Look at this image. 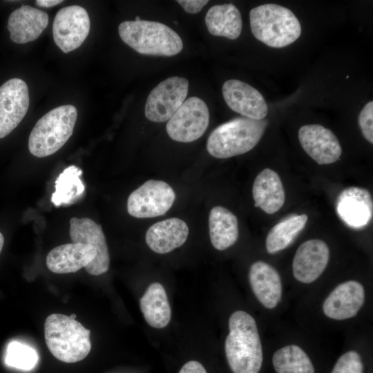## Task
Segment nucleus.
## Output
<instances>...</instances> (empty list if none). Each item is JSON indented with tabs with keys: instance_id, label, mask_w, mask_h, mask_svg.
<instances>
[{
	"instance_id": "32",
	"label": "nucleus",
	"mask_w": 373,
	"mask_h": 373,
	"mask_svg": "<svg viewBox=\"0 0 373 373\" xmlns=\"http://www.w3.org/2000/svg\"><path fill=\"white\" fill-rule=\"evenodd\" d=\"M178 3L188 13L196 14L199 12L209 1L206 0H178Z\"/></svg>"
},
{
	"instance_id": "29",
	"label": "nucleus",
	"mask_w": 373,
	"mask_h": 373,
	"mask_svg": "<svg viewBox=\"0 0 373 373\" xmlns=\"http://www.w3.org/2000/svg\"><path fill=\"white\" fill-rule=\"evenodd\" d=\"M38 361V354L35 349L18 341L10 342L7 347L6 364L22 370H30Z\"/></svg>"
},
{
	"instance_id": "19",
	"label": "nucleus",
	"mask_w": 373,
	"mask_h": 373,
	"mask_svg": "<svg viewBox=\"0 0 373 373\" xmlns=\"http://www.w3.org/2000/svg\"><path fill=\"white\" fill-rule=\"evenodd\" d=\"M48 24L46 12L28 5L15 9L8 19L10 39L26 44L37 39Z\"/></svg>"
},
{
	"instance_id": "34",
	"label": "nucleus",
	"mask_w": 373,
	"mask_h": 373,
	"mask_svg": "<svg viewBox=\"0 0 373 373\" xmlns=\"http://www.w3.org/2000/svg\"><path fill=\"white\" fill-rule=\"evenodd\" d=\"M61 2L62 0H37L36 4L39 7L50 8Z\"/></svg>"
},
{
	"instance_id": "23",
	"label": "nucleus",
	"mask_w": 373,
	"mask_h": 373,
	"mask_svg": "<svg viewBox=\"0 0 373 373\" xmlns=\"http://www.w3.org/2000/svg\"><path fill=\"white\" fill-rule=\"evenodd\" d=\"M209 231L213 247L220 251L227 249L238 240V218L228 209L214 207L209 212Z\"/></svg>"
},
{
	"instance_id": "13",
	"label": "nucleus",
	"mask_w": 373,
	"mask_h": 373,
	"mask_svg": "<svg viewBox=\"0 0 373 373\" xmlns=\"http://www.w3.org/2000/svg\"><path fill=\"white\" fill-rule=\"evenodd\" d=\"M336 211L348 227L363 229L371 221L373 213L372 198L368 190L359 186H349L338 194Z\"/></svg>"
},
{
	"instance_id": "2",
	"label": "nucleus",
	"mask_w": 373,
	"mask_h": 373,
	"mask_svg": "<svg viewBox=\"0 0 373 373\" xmlns=\"http://www.w3.org/2000/svg\"><path fill=\"white\" fill-rule=\"evenodd\" d=\"M70 316L62 314L49 315L44 323V337L50 353L68 363L85 358L91 350L90 331Z\"/></svg>"
},
{
	"instance_id": "21",
	"label": "nucleus",
	"mask_w": 373,
	"mask_h": 373,
	"mask_svg": "<svg viewBox=\"0 0 373 373\" xmlns=\"http://www.w3.org/2000/svg\"><path fill=\"white\" fill-rule=\"evenodd\" d=\"M188 235L186 223L180 218H171L151 225L146 233V242L154 252L167 254L182 246Z\"/></svg>"
},
{
	"instance_id": "15",
	"label": "nucleus",
	"mask_w": 373,
	"mask_h": 373,
	"mask_svg": "<svg viewBox=\"0 0 373 373\" xmlns=\"http://www.w3.org/2000/svg\"><path fill=\"white\" fill-rule=\"evenodd\" d=\"M298 140L305 151L318 164L335 162L342 153L341 144L334 133L320 124L301 126Z\"/></svg>"
},
{
	"instance_id": "8",
	"label": "nucleus",
	"mask_w": 373,
	"mask_h": 373,
	"mask_svg": "<svg viewBox=\"0 0 373 373\" xmlns=\"http://www.w3.org/2000/svg\"><path fill=\"white\" fill-rule=\"evenodd\" d=\"M175 199V192L169 184L150 180L130 194L127 200V211L135 218H154L166 213Z\"/></svg>"
},
{
	"instance_id": "16",
	"label": "nucleus",
	"mask_w": 373,
	"mask_h": 373,
	"mask_svg": "<svg viewBox=\"0 0 373 373\" xmlns=\"http://www.w3.org/2000/svg\"><path fill=\"white\" fill-rule=\"evenodd\" d=\"M329 258L327 244L319 239L303 242L297 249L292 263L295 278L303 283L315 281L324 271Z\"/></svg>"
},
{
	"instance_id": "9",
	"label": "nucleus",
	"mask_w": 373,
	"mask_h": 373,
	"mask_svg": "<svg viewBox=\"0 0 373 373\" xmlns=\"http://www.w3.org/2000/svg\"><path fill=\"white\" fill-rule=\"evenodd\" d=\"M188 90L189 82L185 78L173 76L162 81L147 97L146 117L154 122L169 120L185 101Z\"/></svg>"
},
{
	"instance_id": "5",
	"label": "nucleus",
	"mask_w": 373,
	"mask_h": 373,
	"mask_svg": "<svg viewBox=\"0 0 373 373\" xmlns=\"http://www.w3.org/2000/svg\"><path fill=\"white\" fill-rule=\"evenodd\" d=\"M267 122L239 117L216 128L207 142L209 153L216 158H229L251 151L264 134Z\"/></svg>"
},
{
	"instance_id": "28",
	"label": "nucleus",
	"mask_w": 373,
	"mask_h": 373,
	"mask_svg": "<svg viewBox=\"0 0 373 373\" xmlns=\"http://www.w3.org/2000/svg\"><path fill=\"white\" fill-rule=\"evenodd\" d=\"M82 171L76 166L67 167L55 181V191L52 202L56 206L70 204L84 193L85 186L80 179Z\"/></svg>"
},
{
	"instance_id": "7",
	"label": "nucleus",
	"mask_w": 373,
	"mask_h": 373,
	"mask_svg": "<svg viewBox=\"0 0 373 373\" xmlns=\"http://www.w3.org/2000/svg\"><path fill=\"white\" fill-rule=\"evenodd\" d=\"M209 123V112L206 103L198 97L185 100L168 120L169 136L180 142H191L200 138Z\"/></svg>"
},
{
	"instance_id": "25",
	"label": "nucleus",
	"mask_w": 373,
	"mask_h": 373,
	"mask_svg": "<svg viewBox=\"0 0 373 373\" xmlns=\"http://www.w3.org/2000/svg\"><path fill=\"white\" fill-rule=\"evenodd\" d=\"M205 23L211 35L229 39H236L242 28L241 14L232 3L211 7L205 16Z\"/></svg>"
},
{
	"instance_id": "33",
	"label": "nucleus",
	"mask_w": 373,
	"mask_h": 373,
	"mask_svg": "<svg viewBox=\"0 0 373 373\" xmlns=\"http://www.w3.org/2000/svg\"><path fill=\"white\" fill-rule=\"evenodd\" d=\"M178 373H207L204 366L196 361L186 363Z\"/></svg>"
},
{
	"instance_id": "14",
	"label": "nucleus",
	"mask_w": 373,
	"mask_h": 373,
	"mask_svg": "<svg viewBox=\"0 0 373 373\" xmlns=\"http://www.w3.org/2000/svg\"><path fill=\"white\" fill-rule=\"evenodd\" d=\"M224 99L233 111L254 120H262L268 107L261 93L251 85L238 80L226 81L222 88Z\"/></svg>"
},
{
	"instance_id": "36",
	"label": "nucleus",
	"mask_w": 373,
	"mask_h": 373,
	"mask_svg": "<svg viewBox=\"0 0 373 373\" xmlns=\"http://www.w3.org/2000/svg\"><path fill=\"white\" fill-rule=\"evenodd\" d=\"M140 20H141V19H140V17H138V16L135 17V21H140Z\"/></svg>"
},
{
	"instance_id": "24",
	"label": "nucleus",
	"mask_w": 373,
	"mask_h": 373,
	"mask_svg": "<svg viewBox=\"0 0 373 373\" xmlns=\"http://www.w3.org/2000/svg\"><path fill=\"white\" fill-rule=\"evenodd\" d=\"M140 309L146 323L161 329L171 321V311L168 296L162 284L151 283L140 298Z\"/></svg>"
},
{
	"instance_id": "1",
	"label": "nucleus",
	"mask_w": 373,
	"mask_h": 373,
	"mask_svg": "<svg viewBox=\"0 0 373 373\" xmlns=\"http://www.w3.org/2000/svg\"><path fill=\"white\" fill-rule=\"evenodd\" d=\"M229 333L224 350L233 373H258L262 364V348L254 318L238 310L229 320Z\"/></svg>"
},
{
	"instance_id": "20",
	"label": "nucleus",
	"mask_w": 373,
	"mask_h": 373,
	"mask_svg": "<svg viewBox=\"0 0 373 373\" xmlns=\"http://www.w3.org/2000/svg\"><path fill=\"white\" fill-rule=\"evenodd\" d=\"M249 279L259 302L268 309L274 308L282 297V282L277 270L271 265L258 260L251 265Z\"/></svg>"
},
{
	"instance_id": "26",
	"label": "nucleus",
	"mask_w": 373,
	"mask_h": 373,
	"mask_svg": "<svg viewBox=\"0 0 373 373\" xmlns=\"http://www.w3.org/2000/svg\"><path fill=\"white\" fill-rule=\"evenodd\" d=\"M307 219L306 214L296 215L274 225L266 238L267 252L274 254L287 248L303 230Z\"/></svg>"
},
{
	"instance_id": "10",
	"label": "nucleus",
	"mask_w": 373,
	"mask_h": 373,
	"mask_svg": "<svg viewBox=\"0 0 373 373\" xmlns=\"http://www.w3.org/2000/svg\"><path fill=\"white\" fill-rule=\"evenodd\" d=\"M90 28L88 14L85 8L73 5L61 8L52 25L53 39L64 53L79 48L88 37Z\"/></svg>"
},
{
	"instance_id": "31",
	"label": "nucleus",
	"mask_w": 373,
	"mask_h": 373,
	"mask_svg": "<svg viewBox=\"0 0 373 373\" xmlns=\"http://www.w3.org/2000/svg\"><path fill=\"white\" fill-rule=\"evenodd\" d=\"M358 124L364 137L373 143V102H367L358 116Z\"/></svg>"
},
{
	"instance_id": "18",
	"label": "nucleus",
	"mask_w": 373,
	"mask_h": 373,
	"mask_svg": "<svg viewBox=\"0 0 373 373\" xmlns=\"http://www.w3.org/2000/svg\"><path fill=\"white\" fill-rule=\"evenodd\" d=\"M97 257V250L90 245L67 243L53 248L46 256L50 271L56 274L74 273L88 265Z\"/></svg>"
},
{
	"instance_id": "30",
	"label": "nucleus",
	"mask_w": 373,
	"mask_h": 373,
	"mask_svg": "<svg viewBox=\"0 0 373 373\" xmlns=\"http://www.w3.org/2000/svg\"><path fill=\"white\" fill-rule=\"evenodd\" d=\"M363 369L360 355L352 350L339 357L332 373H363Z\"/></svg>"
},
{
	"instance_id": "6",
	"label": "nucleus",
	"mask_w": 373,
	"mask_h": 373,
	"mask_svg": "<svg viewBox=\"0 0 373 373\" xmlns=\"http://www.w3.org/2000/svg\"><path fill=\"white\" fill-rule=\"evenodd\" d=\"M77 117V108L70 104L55 108L46 113L30 132V153L37 157L56 153L72 135Z\"/></svg>"
},
{
	"instance_id": "12",
	"label": "nucleus",
	"mask_w": 373,
	"mask_h": 373,
	"mask_svg": "<svg viewBox=\"0 0 373 373\" xmlns=\"http://www.w3.org/2000/svg\"><path fill=\"white\" fill-rule=\"evenodd\" d=\"M69 222L72 242L90 245L97 250V257L84 267L85 270L93 276L106 272L110 265V256L102 226L88 218L73 217Z\"/></svg>"
},
{
	"instance_id": "4",
	"label": "nucleus",
	"mask_w": 373,
	"mask_h": 373,
	"mask_svg": "<svg viewBox=\"0 0 373 373\" xmlns=\"http://www.w3.org/2000/svg\"><path fill=\"white\" fill-rule=\"evenodd\" d=\"M118 32L126 44L142 55L170 57L183 48L178 34L157 21H124L119 25Z\"/></svg>"
},
{
	"instance_id": "35",
	"label": "nucleus",
	"mask_w": 373,
	"mask_h": 373,
	"mask_svg": "<svg viewBox=\"0 0 373 373\" xmlns=\"http://www.w3.org/2000/svg\"><path fill=\"white\" fill-rule=\"evenodd\" d=\"M3 244H4V238H3V234L0 232V254L2 251Z\"/></svg>"
},
{
	"instance_id": "22",
	"label": "nucleus",
	"mask_w": 373,
	"mask_h": 373,
	"mask_svg": "<svg viewBox=\"0 0 373 373\" xmlns=\"http://www.w3.org/2000/svg\"><path fill=\"white\" fill-rule=\"evenodd\" d=\"M254 206L268 214L277 212L284 204L285 192L279 175L266 168L256 176L252 187Z\"/></svg>"
},
{
	"instance_id": "27",
	"label": "nucleus",
	"mask_w": 373,
	"mask_h": 373,
	"mask_svg": "<svg viewBox=\"0 0 373 373\" xmlns=\"http://www.w3.org/2000/svg\"><path fill=\"white\" fill-rule=\"evenodd\" d=\"M272 364L276 373H314V365L304 350L290 345L278 350L273 355Z\"/></svg>"
},
{
	"instance_id": "17",
	"label": "nucleus",
	"mask_w": 373,
	"mask_h": 373,
	"mask_svg": "<svg viewBox=\"0 0 373 373\" xmlns=\"http://www.w3.org/2000/svg\"><path fill=\"white\" fill-rule=\"evenodd\" d=\"M365 301L363 285L356 280L341 283L325 298L323 309L329 318L345 320L354 316Z\"/></svg>"
},
{
	"instance_id": "3",
	"label": "nucleus",
	"mask_w": 373,
	"mask_h": 373,
	"mask_svg": "<svg viewBox=\"0 0 373 373\" xmlns=\"http://www.w3.org/2000/svg\"><path fill=\"white\" fill-rule=\"evenodd\" d=\"M249 21L254 36L271 48L290 45L301 34L300 23L292 11L275 3H265L252 8Z\"/></svg>"
},
{
	"instance_id": "11",
	"label": "nucleus",
	"mask_w": 373,
	"mask_h": 373,
	"mask_svg": "<svg viewBox=\"0 0 373 373\" xmlns=\"http://www.w3.org/2000/svg\"><path fill=\"white\" fill-rule=\"evenodd\" d=\"M29 104L28 87L23 80L12 78L0 86V139L19 124Z\"/></svg>"
}]
</instances>
